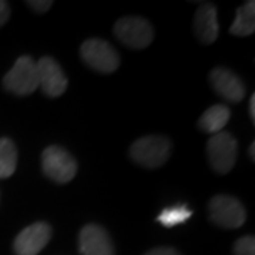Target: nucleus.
Instances as JSON below:
<instances>
[{"label":"nucleus","mask_w":255,"mask_h":255,"mask_svg":"<svg viewBox=\"0 0 255 255\" xmlns=\"http://www.w3.org/2000/svg\"><path fill=\"white\" fill-rule=\"evenodd\" d=\"M248 111H250V117L253 119V122H255V95L253 94L250 98V104H248Z\"/></svg>","instance_id":"nucleus-21"},{"label":"nucleus","mask_w":255,"mask_h":255,"mask_svg":"<svg viewBox=\"0 0 255 255\" xmlns=\"http://www.w3.org/2000/svg\"><path fill=\"white\" fill-rule=\"evenodd\" d=\"M43 172L57 183H68L77 174V162L60 146H48L41 155Z\"/></svg>","instance_id":"nucleus-6"},{"label":"nucleus","mask_w":255,"mask_h":255,"mask_svg":"<svg viewBox=\"0 0 255 255\" xmlns=\"http://www.w3.org/2000/svg\"><path fill=\"white\" fill-rule=\"evenodd\" d=\"M172 153V142L164 136H145L130 146V157L137 164L156 169L163 166Z\"/></svg>","instance_id":"nucleus-1"},{"label":"nucleus","mask_w":255,"mask_h":255,"mask_svg":"<svg viewBox=\"0 0 255 255\" xmlns=\"http://www.w3.org/2000/svg\"><path fill=\"white\" fill-rule=\"evenodd\" d=\"M114 33L121 43L135 50L145 48L153 40V28L150 23L137 16L119 18L114 26Z\"/></svg>","instance_id":"nucleus-5"},{"label":"nucleus","mask_w":255,"mask_h":255,"mask_svg":"<svg viewBox=\"0 0 255 255\" xmlns=\"http://www.w3.org/2000/svg\"><path fill=\"white\" fill-rule=\"evenodd\" d=\"M237 140L228 132H219L207 142V155L211 167L220 174L228 173L237 162Z\"/></svg>","instance_id":"nucleus-4"},{"label":"nucleus","mask_w":255,"mask_h":255,"mask_svg":"<svg viewBox=\"0 0 255 255\" xmlns=\"http://www.w3.org/2000/svg\"><path fill=\"white\" fill-rule=\"evenodd\" d=\"M10 17V7L7 1L0 0V26H3Z\"/></svg>","instance_id":"nucleus-20"},{"label":"nucleus","mask_w":255,"mask_h":255,"mask_svg":"<svg viewBox=\"0 0 255 255\" xmlns=\"http://www.w3.org/2000/svg\"><path fill=\"white\" fill-rule=\"evenodd\" d=\"M234 254L236 255H255V240L254 237L240 238L234 244Z\"/></svg>","instance_id":"nucleus-17"},{"label":"nucleus","mask_w":255,"mask_h":255,"mask_svg":"<svg viewBox=\"0 0 255 255\" xmlns=\"http://www.w3.org/2000/svg\"><path fill=\"white\" fill-rule=\"evenodd\" d=\"M248 153H250V157H251V160H255V143L253 142L251 146H250V149H248Z\"/></svg>","instance_id":"nucleus-22"},{"label":"nucleus","mask_w":255,"mask_h":255,"mask_svg":"<svg viewBox=\"0 0 255 255\" xmlns=\"http://www.w3.org/2000/svg\"><path fill=\"white\" fill-rule=\"evenodd\" d=\"M27 4L37 13H44L53 6V1L51 0H31V1H27Z\"/></svg>","instance_id":"nucleus-18"},{"label":"nucleus","mask_w":255,"mask_h":255,"mask_svg":"<svg viewBox=\"0 0 255 255\" xmlns=\"http://www.w3.org/2000/svg\"><path fill=\"white\" fill-rule=\"evenodd\" d=\"M51 227L47 223H34L18 233L14 240V251L17 255H37L48 244Z\"/></svg>","instance_id":"nucleus-9"},{"label":"nucleus","mask_w":255,"mask_h":255,"mask_svg":"<svg viewBox=\"0 0 255 255\" xmlns=\"http://www.w3.org/2000/svg\"><path fill=\"white\" fill-rule=\"evenodd\" d=\"M230 119V110L227 105H213L206 111L199 119V127L207 133H219L223 132Z\"/></svg>","instance_id":"nucleus-13"},{"label":"nucleus","mask_w":255,"mask_h":255,"mask_svg":"<svg viewBox=\"0 0 255 255\" xmlns=\"http://www.w3.org/2000/svg\"><path fill=\"white\" fill-rule=\"evenodd\" d=\"M193 211H191L187 206L184 204H179V206H173V207H167L164 209L159 217H157V221L164 226V227L170 228L174 227V226H179V224H183L186 223L187 220L190 219Z\"/></svg>","instance_id":"nucleus-16"},{"label":"nucleus","mask_w":255,"mask_h":255,"mask_svg":"<svg viewBox=\"0 0 255 255\" xmlns=\"http://www.w3.org/2000/svg\"><path fill=\"white\" fill-rule=\"evenodd\" d=\"M82 60L92 70L102 74H110L117 71L121 64L118 53L114 50L108 41L101 38H88L82 43Z\"/></svg>","instance_id":"nucleus-2"},{"label":"nucleus","mask_w":255,"mask_h":255,"mask_svg":"<svg viewBox=\"0 0 255 255\" xmlns=\"http://www.w3.org/2000/svg\"><path fill=\"white\" fill-rule=\"evenodd\" d=\"M82 255H115L110 234L97 224H87L80 233Z\"/></svg>","instance_id":"nucleus-10"},{"label":"nucleus","mask_w":255,"mask_h":255,"mask_svg":"<svg viewBox=\"0 0 255 255\" xmlns=\"http://www.w3.org/2000/svg\"><path fill=\"white\" fill-rule=\"evenodd\" d=\"M255 31V1H247L236 11L230 33L234 36H250Z\"/></svg>","instance_id":"nucleus-14"},{"label":"nucleus","mask_w":255,"mask_h":255,"mask_svg":"<svg viewBox=\"0 0 255 255\" xmlns=\"http://www.w3.org/2000/svg\"><path fill=\"white\" fill-rule=\"evenodd\" d=\"M37 75H38V87L47 97H60L63 95L68 80L61 70L60 64L51 57H43L37 61Z\"/></svg>","instance_id":"nucleus-8"},{"label":"nucleus","mask_w":255,"mask_h":255,"mask_svg":"<svg viewBox=\"0 0 255 255\" xmlns=\"http://www.w3.org/2000/svg\"><path fill=\"white\" fill-rule=\"evenodd\" d=\"M3 85L7 91L16 95H30L38 88L37 64L28 55L20 57L9 73L3 78Z\"/></svg>","instance_id":"nucleus-3"},{"label":"nucleus","mask_w":255,"mask_h":255,"mask_svg":"<svg viewBox=\"0 0 255 255\" xmlns=\"http://www.w3.org/2000/svg\"><path fill=\"white\" fill-rule=\"evenodd\" d=\"M194 33L201 43L211 44L219 36L217 9L210 3H203L194 17Z\"/></svg>","instance_id":"nucleus-12"},{"label":"nucleus","mask_w":255,"mask_h":255,"mask_svg":"<svg viewBox=\"0 0 255 255\" xmlns=\"http://www.w3.org/2000/svg\"><path fill=\"white\" fill-rule=\"evenodd\" d=\"M209 211L211 221L220 227L238 228L246 223L247 213L244 206L231 196H214L210 200Z\"/></svg>","instance_id":"nucleus-7"},{"label":"nucleus","mask_w":255,"mask_h":255,"mask_svg":"<svg viewBox=\"0 0 255 255\" xmlns=\"http://www.w3.org/2000/svg\"><path fill=\"white\" fill-rule=\"evenodd\" d=\"M145 255H180L176 250L169 248V247H159L155 250H150L149 253H146Z\"/></svg>","instance_id":"nucleus-19"},{"label":"nucleus","mask_w":255,"mask_h":255,"mask_svg":"<svg viewBox=\"0 0 255 255\" xmlns=\"http://www.w3.org/2000/svg\"><path fill=\"white\" fill-rule=\"evenodd\" d=\"M210 82L214 91L230 102H240L246 97V87L243 81L227 68H214L210 73Z\"/></svg>","instance_id":"nucleus-11"},{"label":"nucleus","mask_w":255,"mask_h":255,"mask_svg":"<svg viewBox=\"0 0 255 255\" xmlns=\"http://www.w3.org/2000/svg\"><path fill=\"white\" fill-rule=\"evenodd\" d=\"M17 166V149L16 145L7 139L0 137V179L10 177Z\"/></svg>","instance_id":"nucleus-15"}]
</instances>
